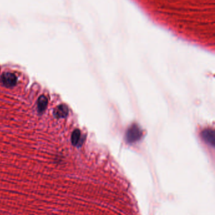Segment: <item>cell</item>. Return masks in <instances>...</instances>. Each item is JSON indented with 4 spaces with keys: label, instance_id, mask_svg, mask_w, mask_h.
Instances as JSON below:
<instances>
[{
    "label": "cell",
    "instance_id": "cell-5",
    "mask_svg": "<svg viewBox=\"0 0 215 215\" xmlns=\"http://www.w3.org/2000/svg\"><path fill=\"white\" fill-rule=\"evenodd\" d=\"M47 104V98L44 95H42L39 98L37 101V109L40 113L43 112L45 110Z\"/></svg>",
    "mask_w": 215,
    "mask_h": 215
},
{
    "label": "cell",
    "instance_id": "cell-4",
    "mask_svg": "<svg viewBox=\"0 0 215 215\" xmlns=\"http://www.w3.org/2000/svg\"><path fill=\"white\" fill-rule=\"evenodd\" d=\"M69 112L68 107L65 104H61L57 106L53 112L54 116L57 119L64 118L68 115Z\"/></svg>",
    "mask_w": 215,
    "mask_h": 215
},
{
    "label": "cell",
    "instance_id": "cell-1",
    "mask_svg": "<svg viewBox=\"0 0 215 215\" xmlns=\"http://www.w3.org/2000/svg\"><path fill=\"white\" fill-rule=\"evenodd\" d=\"M143 132L140 127L136 124H133L127 129L126 134V140L128 143H135L141 139Z\"/></svg>",
    "mask_w": 215,
    "mask_h": 215
},
{
    "label": "cell",
    "instance_id": "cell-6",
    "mask_svg": "<svg viewBox=\"0 0 215 215\" xmlns=\"http://www.w3.org/2000/svg\"><path fill=\"white\" fill-rule=\"evenodd\" d=\"M80 139H81V132L79 129H75L71 135V143L73 144V145L74 146H77L80 141Z\"/></svg>",
    "mask_w": 215,
    "mask_h": 215
},
{
    "label": "cell",
    "instance_id": "cell-3",
    "mask_svg": "<svg viewBox=\"0 0 215 215\" xmlns=\"http://www.w3.org/2000/svg\"><path fill=\"white\" fill-rule=\"evenodd\" d=\"M203 140L208 144L214 147L215 144V133L212 129H204L201 133Z\"/></svg>",
    "mask_w": 215,
    "mask_h": 215
},
{
    "label": "cell",
    "instance_id": "cell-2",
    "mask_svg": "<svg viewBox=\"0 0 215 215\" xmlns=\"http://www.w3.org/2000/svg\"><path fill=\"white\" fill-rule=\"evenodd\" d=\"M1 80L2 84L6 87L11 88L16 84L17 82V78L12 73L10 72H6L4 73L1 76Z\"/></svg>",
    "mask_w": 215,
    "mask_h": 215
}]
</instances>
